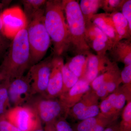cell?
Here are the masks:
<instances>
[{
  "label": "cell",
  "mask_w": 131,
  "mask_h": 131,
  "mask_svg": "<svg viewBox=\"0 0 131 131\" xmlns=\"http://www.w3.org/2000/svg\"><path fill=\"white\" fill-rule=\"evenodd\" d=\"M44 24L54 45V55L61 56L70 48L69 35L62 1H47Z\"/></svg>",
  "instance_id": "1"
},
{
  "label": "cell",
  "mask_w": 131,
  "mask_h": 131,
  "mask_svg": "<svg viewBox=\"0 0 131 131\" xmlns=\"http://www.w3.org/2000/svg\"><path fill=\"white\" fill-rule=\"evenodd\" d=\"M30 57L26 28L19 32L13 39L0 72L3 80L10 82L24 75L26 70L31 67Z\"/></svg>",
  "instance_id": "2"
},
{
  "label": "cell",
  "mask_w": 131,
  "mask_h": 131,
  "mask_svg": "<svg viewBox=\"0 0 131 131\" xmlns=\"http://www.w3.org/2000/svg\"><path fill=\"white\" fill-rule=\"evenodd\" d=\"M69 35L70 48L77 54L89 53L85 39V24L80 4L75 0L62 1Z\"/></svg>",
  "instance_id": "3"
},
{
  "label": "cell",
  "mask_w": 131,
  "mask_h": 131,
  "mask_svg": "<svg viewBox=\"0 0 131 131\" xmlns=\"http://www.w3.org/2000/svg\"><path fill=\"white\" fill-rule=\"evenodd\" d=\"M44 13V9L39 10L28 20L31 66L42 61L50 46L51 39L45 25Z\"/></svg>",
  "instance_id": "4"
},
{
  "label": "cell",
  "mask_w": 131,
  "mask_h": 131,
  "mask_svg": "<svg viewBox=\"0 0 131 131\" xmlns=\"http://www.w3.org/2000/svg\"><path fill=\"white\" fill-rule=\"evenodd\" d=\"M25 105L32 108L37 115L41 123L54 124L63 114L68 115V110L63 105L59 99L50 98L44 95H33Z\"/></svg>",
  "instance_id": "5"
},
{
  "label": "cell",
  "mask_w": 131,
  "mask_h": 131,
  "mask_svg": "<svg viewBox=\"0 0 131 131\" xmlns=\"http://www.w3.org/2000/svg\"><path fill=\"white\" fill-rule=\"evenodd\" d=\"M4 117L22 131H32L42 124L34 110L27 105L12 107Z\"/></svg>",
  "instance_id": "6"
},
{
  "label": "cell",
  "mask_w": 131,
  "mask_h": 131,
  "mask_svg": "<svg viewBox=\"0 0 131 131\" xmlns=\"http://www.w3.org/2000/svg\"><path fill=\"white\" fill-rule=\"evenodd\" d=\"M52 58L49 57L30 67L27 73L30 78L33 95L45 94L52 68Z\"/></svg>",
  "instance_id": "7"
},
{
  "label": "cell",
  "mask_w": 131,
  "mask_h": 131,
  "mask_svg": "<svg viewBox=\"0 0 131 131\" xmlns=\"http://www.w3.org/2000/svg\"><path fill=\"white\" fill-rule=\"evenodd\" d=\"M2 32L8 38H14L16 34L27 27L28 20L24 11L19 7L5 9L1 14Z\"/></svg>",
  "instance_id": "8"
},
{
  "label": "cell",
  "mask_w": 131,
  "mask_h": 131,
  "mask_svg": "<svg viewBox=\"0 0 131 131\" xmlns=\"http://www.w3.org/2000/svg\"><path fill=\"white\" fill-rule=\"evenodd\" d=\"M98 99L91 89L80 101L71 108L68 114L70 115L75 119L81 121L97 116L100 113Z\"/></svg>",
  "instance_id": "9"
},
{
  "label": "cell",
  "mask_w": 131,
  "mask_h": 131,
  "mask_svg": "<svg viewBox=\"0 0 131 131\" xmlns=\"http://www.w3.org/2000/svg\"><path fill=\"white\" fill-rule=\"evenodd\" d=\"M8 93L12 107L26 105L33 95L28 73L10 82Z\"/></svg>",
  "instance_id": "10"
},
{
  "label": "cell",
  "mask_w": 131,
  "mask_h": 131,
  "mask_svg": "<svg viewBox=\"0 0 131 131\" xmlns=\"http://www.w3.org/2000/svg\"><path fill=\"white\" fill-rule=\"evenodd\" d=\"M64 64L61 56H54L52 59V68L45 95L50 98H58L62 94L63 88L62 69Z\"/></svg>",
  "instance_id": "11"
},
{
  "label": "cell",
  "mask_w": 131,
  "mask_h": 131,
  "mask_svg": "<svg viewBox=\"0 0 131 131\" xmlns=\"http://www.w3.org/2000/svg\"><path fill=\"white\" fill-rule=\"evenodd\" d=\"M88 55V60L84 79L90 84L97 77L109 69L115 62L111 61L106 55L98 56L90 52Z\"/></svg>",
  "instance_id": "12"
},
{
  "label": "cell",
  "mask_w": 131,
  "mask_h": 131,
  "mask_svg": "<svg viewBox=\"0 0 131 131\" xmlns=\"http://www.w3.org/2000/svg\"><path fill=\"white\" fill-rule=\"evenodd\" d=\"M91 89L90 84L86 80L79 79L77 83L66 93L61 94L59 99L68 110L81 100L83 95Z\"/></svg>",
  "instance_id": "13"
},
{
  "label": "cell",
  "mask_w": 131,
  "mask_h": 131,
  "mask_svg": "<svg viewBox=\"0 0 131 131\" xmlns=\"http://www.w3.org/2000/svg\"><path fill=\"white\" fill-rule=\"evenodd\" d=\"M131 39H122L115 44L110 51L113 62L125 66L131 64Z\"/></svg>",
  "instance_id": "14"
},
{
  "label": "cell",
  "mask_w": 131,
  "mask_h": 131,
  "mask_svg": "<svg viewBox=\"0 0 131 131\" xmlns=\"http://www.w3.org/2000/svg\"><path fill=\"white\" fill-rule=\"evenodd\" d=\"M91 21L113 41L114 45L121 40L115 30L108 14H96L93 16Z\"/></svg>",
  "instance_id": "15"
},
{
  "label": "cell",
  "mask_w": 131,
  "mask_h": 131,
  "mask_svg": "<svg viewBox=\"0 0 131 131\" xmlns=\"http://www.w3.org/2000/svg\"><path fill=\"white\" fill-rule=\"evenodd\" d=\"M118 81H121V71L115 62L109 69L98 76L91 82L90 87L95 92L100 87L105 86L109 83Z\"/></svg>",
  "instance_id": "16"
},
{
  "label": "cell",
  "mask_w": 131,
  "mask_h": 131,
  "mask_svg": "<svg viewBox=\"0 0 131 131\" xmlns=\"http://www.w3.org/2000/svg\"><path fill=\"white\" fill-rule=\"evenodd\" d=\"M89 53L77 54L66 63L70 70L79 79H84L88 60V55Z\"/></svg>",
  "instance_id": "17"
},
{
  "label": "cell",
  "mask_w": 131,
  "mask_h": 131,
  "mask_svg": "<svg viewBox=\"0 0 131 131\" xmlns=\"http://www.w3.org/2000/svg\"><path fill=\"white\" fill-rule=\"evenodd\" d=\"M117 33L121 40L131 39V30L128 21L121 12L108 14Z\"/></svg>",
  "instance_id": "18"
},
{
  "label": "cell",
  "mask_w": 131,
  "mask_h": 131,
  "mask_svg": "<svg viewBox=\"0 0 131 131\" xmlns=\"http://www.w3.org/2000/svg\"><path fill=\"white\" fill-rule=\"evenodd\" d=\"M79 4L86 25L91 22L93 16L101 8V0H81Z\"/></svg>",
  "instance_id": "19"
},
{
  "label": "cell",
  "mask_w": 131,
  "mask_h": 131,
  "mask_svg": "<svg viewBox=\"0 0 131 131\" xmlns=\"http://www.w3.org/2000/svg\"><path fill=\"white\" fill-rule=\"evenodd\" d=\"M9 83L8 80H4L0 86V117L5 116L12 107L8 95Z\"/></svg>",
  "instance_id": "20"
},
{
  "label": "cell",
  "mask_w": 131,
  "mask_h": 131,
  "mask_svg": "<svg viewBox=\"0 0 131 131\" xmlns=\"http://www.w3.org/2000/svg\"><path fill=\"white\" fill-rule=\"evenodd\" d=\"M85 38L93 37L100 39L105 42L112 48L114 45L113 41L92 21L85 25Z\"/></svg>",
  "instance_id": "21"
},
{
  "label": "cell",
  "mask_w": 131,
  "mask_h": 131,
  "mask_svg": "<svg viewBox=\"0 0 131 131\" xmlns=\"http://www.w3.org/2000/svg\"><path fill=\"white\" fill-rule=\"evenodd\" d=\"M62 73L63 88L61 94L69 91L79 80L78 78L70 70L66 64H64L62 68Z\"/></svg>",
  "instance_id": "22"
},
{
  "label": "cell",
  "mask_w": 131,
  "mask_h": 131,
  "mask_svg": "<svg viewBox=\"0 0 131 131\" xmlns=\"http://www.w3.org/2000/svg\"><path fill=\"white\" fill-rule=\"evenodd\" d=\"M85 39L90 48H92L96 52L98 56H106L107 51H110L112 49V47L110 46L100 39L93 37H86Z\"/></svg>",
  "instance_id": "23"
},
{
  "label": "cell",
  "mask_w": 131,
  "mask_h": 131,
  "mask_svg": "<svg viewBox=\"0 0 131 131\" xmlns=\"http://www.w3.org/2000/svg\"><path fill=\"white\" fill-rule=\"evenodd\" d=\"M25 13L27 20L31 18L35 13L42 9L45 6L47 1L45 0H25L22 1Z\"/></svg>",
  "instance_id": "24"
},
{
  "label": "cell",
  "mask_w": 131,
  "mask_h": 131,
  "mask_svg": "<svg viewBox=\"0 0 131 131\" xmlns=\"http://www.w3.org/2000/svg\"><path fill=\"white\" fill-rule=\"evenodd\" d=\"M100 113L97 116L81 121L77 127V131H90L97 124L101 122L106 118Z\"/></svg>",
  "instance_id": "25"
},
{
  "label": "cell",
  "mask_w": 131,
  "mask_h": 131,
  "mask_svg": "<svg viewBox=\"0 0 131 131\" xmlns=\"http://www.w3.org/2000/svg\"><path fill=\"white\" fill-rule=\"evenodd\" d=\"M125 1V0H101V8L106 13L120 12Z\"/></svg>",
  "instance_id": "26"
},
{
  "label": "cell",
  "mask_w": 131,
  "mask_h": 131,
  "mask_svg": "<svg viewBox=\"0 0 131 131\" xmlns=\"http://www.w3.org/2000/svg\"><path fill=\"white\" fill-rule=\"evenodd\" d=\"M121 125L124 129H130L131 124V101H127L123 109Z\"/></svg>",
  "instance_id": "27"
},
{
  "label": "cell",
  "mask_w": 131,
  "mask_h": 131,
  "mask_svg": "<svg viewBox=\"0 0 131 131\" xmlns=\"http://www.w3.org/2000/svg\"><path fill=\"white\" fill-rule=\"evenodd\" d=\"M121 78L124 85L131 87V64L125 66L123 70L121 72Z\"/></svg>",
  "instance_id": "28"
},
{
  "label": "cell",
  "mask_w": 131,
  "mask_h": 131,
  "mask_svg": "<svg viewBox=\"0 0 131 131\" xmlns=\"http://www.w3.org/2000/svg\"><path fill=\"white\" fill-rule=\"evenodd\" d=\"M56 131H73L69 124L62 118L57 120L54 123Z\"/></svg>",
  "instance_id": "29"
},
{
  "label": "cell",
  "mask_w": 131,
  "mask_h": 131,
  "mask_svg": "<svg viewBox=\"0 0 131 131\" xmlns=\"http://www.w3.org/2000/svg\"><path fill=\"white\" fill-rule=\"evenodd\" d=\"M122 13L128 21L129 28L131 30V1L125 0L122 8Z\"/></svg>",
  "instance_id": "30"
},
{
  "label": "cell",
  "mask_w": 131,
  "mask_h": 131,
  "mask_svg": "<svg viewBox=\"0 0 131 131\" xmlns=\"http://www.w3.org/2000/svg\"><path fill=\"white\" fill-rule=\"evenodd\" d=\"M0 131H22L11 124L5 117H0Z\"/></svg>",
  "instance_id": "31"
},
{
  "label": "cell",
  "mask_w": 131,
  "mask_h": 131,
  "mask_svg": "<svg viewBox=\"0 0 131 131\" xmlns=\"http://www.w3.org/2000/svg\"><path fill=\"white\" fill-rule=\"evenodd\" d=\"M45 130V131H56L54 124H46Z\"/></svg>",
  "instance_id": "32"
},
{
  "label": "cell",
  "mask_w": 131,
  "mask_h": 131,
  "mask_svg": "<svg viewBox=\"0 0 131 131\" xmlns=\"http://www.w3.org/2000/svg\"><path fill=\"white\" fill-rule=\"evenodd\" d=\"M1 11H0V34L2 33L3 34L2 31V21L1 20Z\"/></svg>",
  "instance_id": "33"
},
{
  "label": "cell",
  "mask_w": 131,
  "mask_h": 131,
  "mask_svg": "<svg viewBox=\"0 0 131 131\" xmlns=\"http://www.w3.org/2000/svg\"><path fill=\"white\" fill-rule=\"evenodd\" d=\"M104 131H115V130L112 127H110L105 129Z\"/></svg>",
  "instance_id": "34"
},
{
  "label": "cell",
  "mask_w": 131,
  "mask_h": 131,
  "mask_svg": "<svg viewBox=\"0 0 131 131\" xmlns=\"http://www.w3.org/2000/svg\"><path fill=\"white\" fill-rule=\"evenodd\" d=\"M32 131H45V130H43V129H42V127H41V126L39 127L38 128H36L35 129V130H34Z\"/></svg>",
  "instance_id": "35"
},
{
  "label": "cell",
  "mask_w": 131,
  "mask_h": 131,
  "mask_svg": "<svg viewBox=\"0 0 131 131\" xmlns=\"http://www.w3.org/2000/svg\"><path fill=\"white\" fill-rule=\"evenodd\" d=\"M3 80V77L2 75L1 74V73H0V86H1V84L2 82V81Z\"/></svg>",
  "instance_id": "36"
},
{
  "label": "cell",
  "mask_w": 131,
  "mask_h": 131,
  "mask_svg": "<svg viewBox=\"0 0 131 131\" xmlns=\"http://www.w3.org/2000/svg\"></svg>",
  "instance_id": "37"
}]
</instances>
